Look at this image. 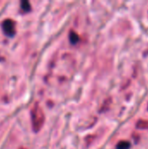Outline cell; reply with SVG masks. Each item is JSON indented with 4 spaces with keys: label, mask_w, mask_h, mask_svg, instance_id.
<instances>
[{
    "label": "cell",
    "mask_w": 148,
    "mask_h": 149,
    "mask_svg": "<svg viewBox=\"0 0 148 149\" xmlns=\"http://www.w3.org/2000/svg\"><path fill=\"white\" fill-rule=\"evenodd\" d=\"M31 117H32V124H33V127L35 131H38L41 128L43 123H44V116L43 113L42 109L36 105L34 107V108L31 111Z\"/></svg>",
    "instance_id": "1"
},
{
    "label": "cell",
    "mask_w": 148,
    "mask_h": 149,
    "mask_svg": "<svg viewBox=\"0 0 148 149\" xmlns=\"http://www.w3.org/2000/svg\"><path fill=\"white\" fill-rule=\"evenodd\" d=\"M3 30L8 37H12L15 34V23L13 22V20L6 19L5 21H3Z\"/></svg>",
    "instance_id": "2"
},
{
    "label": "cell",
    "mask_w": 148,
    "mask_h": 149,
    "mask_svg": "<svg viewBox=\"0 0 148 149\" xmlns=\"http://www.w3.org/2000/svg\"><path fill=\"white\" fill-rule=\"evenodd\" d=\"M131 147L130 142L126 141H120L117 145V149H129Z\"/></svg>",
    "instance_id": "3"
},
{
    "label": "cell",
    "mask_w": 148,
    "mask_h": 149,
    "mask_svg": "<svg viewBox=\"0 0 148 149\" xmlns=\"http://www.w3.org/2000/svg\"><path fill=\"white\" fill-rule=\"evenodd\" d=\"M137 127L140 129H148V120H140L137 122Z\"/></svg>",
    "instance_id": "4"
},
{
    "label": "cell",
    "mask_w": 148,
    "mask_h": 149,
    "mask_svg": "<svg viewBox=\"0 0 148 149\" xmlns=\"http://www.w3.org/2000/svg\"><path fill=\"white\" fill-rule=\"evenodd\" d=\"M69 38H70V41H71L72 44H76V43L79 41V36H78V34L75 33L73 31H72L70 32Z\"/></svg>",
    "instance_id": "5"
},
{
    "label": "cell",
    "mask_w": 148,
    "mask_h": 149,
    "mask_svg": "<svg viewBox=\"0 0 148 149\" xmlns=\"http://www.w3.org/2000/svg\"><path fill=\"white\" fill-rule=\"evenodd\" d=\"M21 8L24 11L27 12L31 10V5H30V3L28 1H23L21 2Z\"/></svg>",
    "instance_id": "6"
}]
</instances>
